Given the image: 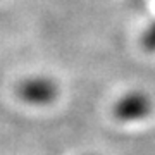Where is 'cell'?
I'll list each match as a JSON object with an SVG mask.
<instances>
[{
    "instance_id": "cell-1",
    "label": "cell",
    "mask_w": 155,
    "mask_h": 155,
    "mask_svg": "<svg viewBox=\"0 0 155 155\" xmlns=\"http://www.w3.org/2000/svg\"><path fill=\"white\" fill-rule=\"evenodd\" d=\"M59 93L57 84L50 81L47 78H33V79H26L24 83L19 84L17 95L21 97L24 102L33 104V105H45L54 102Z\"/></svg>"
},
{
    "instance_id": "cell-2",
    "label": "cell",
    "mask_w": 155,
    "mask_h": 155,
    "mask_svg": "<svg viewBox=\"0 0 155 155\" xmlns=\"http://www.w3.org/2000/svg\"><path fill=\"white\" fill-rule=\"evenodd\" d=\"M152 110V102L145 93L133 91L124 95L116 105H114V116L119 121H138L147 117Z\"/></svg>"
},
{
    "instance_id": "cell-3",
    "label": "cell",
    "mask_w": 155,
    "mask_h": 155,
    "mask_svg": "<svg viewBox=\"0 0 155 155\" xmlns=\"http://www.w3.org/2000/svg\"><path fill=\"white\" fill-rule=\"evenodd\" d=\"M141 45L150 52H155V22H152L141 36Z\"/></svg>"
}]
</instances>
